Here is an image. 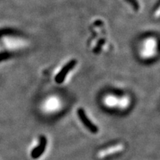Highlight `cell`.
Listing matches in <instances>:
<instances>
[{"instance_id": "3957f363", "label": "cell", "mask_w": 160, "mask_h": 160, "mask_svg": "<svg viewBox=\"0 0 160 160\" xmlns=\"http://www.w3.org/2000/svg\"><path fill=\"white\" fill-rule=\"evenodd\" d=\"M75 63H76L75 61L70 62L67 65H65V67L61 70V71H60L59 73L57 75V77H56V82H57V83L61 84L63 82V81L65 79L66 75L68 73L70 70L73 68V67L74 66Z\"/></svg>"}, {"instance_id": "7a4b0ae2", "label": "cell", "mask_w": 160, "mask_h": 160, "mask_svg": "<svg viewBox=\"0 0 160 160\" xmlns=\"http://www.w3.org/2000/svg\"><path fill=\"white\" fill-rule=\"evenodd\" d=\"M46 145H47V139L44 136H42L39 139V145L33 150L31 153V157L33 159H38L43 154L45 151Z\"/></svg>"}, {"instance_id": "6da1fadb", "label": "cell", "mask_w": 160, "mask_h": 160, "mask_svg": "<svg viewBox=\"0 0 160 160\" xmlns=\"http://www.w3.org/2000/svg\"><path fill=\"white\" fill-rule=\"evenodd\" d=\"M78 116H79L80 120H81L82 122L83 123V125L89 130L91 133H97L99 131V128H97V126L94 125L91 120L89 119V118L86 115L85 111H84L82 108H79L77 111Z\"/></svg>"}]
</instances>
